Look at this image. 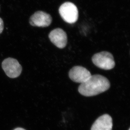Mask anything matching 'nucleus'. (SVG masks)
Instances as JSON below:
<instances>
[{"instance_id": "nucleus-1", "label": "nucleus", "mask_w": 130, "mask_h": 130, "mask_svg": "<svg viewBox=\"0 0 130 130\" xmlns=\"http://www.w3.org/2000/svg\"><path fill=\"white\" fill-rule=\"evenodd\" d=\"M110 86L109 80L100 75H91L85 82L80 84L78 91L85 96H92L107 91Z\"/></svg>"}, {"instance_id": "nucleus-2", "label": "nucleus", "mask_w": 130, "mask_h": 130, "mask_svg": "<svg viewBox=\"0 0 130 130\" xmlns=\"http://www.w3.org/2000/svg\"><path fill=\"white\" fill-rule=\"evenodd\" d=\"M92 61L96 66L104 70L113 69L116 64L113 55L108 52L96 53L92 57Z\"/></svg>"}, {"instance_id": "nucleus-3", "label": "nucleus", "mask_w": 130, "mask_h": 130, "mask_svg": "<svg viewBox=\"0 0 130 130\" xmlns=\"http://www.w3.org/2000/svg\"><path fill=\"white\" fill-rule=\"evenodd\" d=\"M59 11L63 20L68 23H74L77 21L78 18V9L72 3H64L60 6Z\"/></svg>"}, {"instance_id": "nucleus-4", "label": "nucleus", "mask_w": 130, "mask_h": 130, "mask_svg": "<svg viewBox=\"0 0 130 130\" xmlns=\"http://www.w3.org/2000/svg\"><path fill=\"white\" fill-rule=\"evenodd\" d=\"M2 67L9 77L14 78L20 76L22 71V67L16 59L8 58L4 60Z\"/></svg>"}, {"instance_id": "nucleus-5", "label": "nucleus", "mask_w": 130, "mask_h": 130, "mask_svg": "<svg viewBox=\"0 0 130 130\" xmlns=\"http://www.w3.org/2000/svg\"><path fill=\"white\" fill-rule=\"evenodd\" d=\"M52 18L49 14L43 11H38L31 16L29 23L32 26L45 27L52 23Z\"/></svg>"}, {"instance_id": "nucleus-6", "label": "nucleus", "mask_w": 130, "mask_h": 130, "mask_svg": "<svg viewBox=\"0 0 130 130\" xmlns=\"http://www.w3.org/2000/svg\"><path fill=\"white\" fill-rule=\"evenodd\" d=\"M91 75L87 69L80 66L73 67L69 72V77L72 80L80 84L87 81Z\"/></svg>"}, {"instance_id": "nucleus-7", "label": "nucleus", "mask_w": 130, "mask_h": 130, "mask_svg": "<svg viewBox=\"0 0 130 130\" xmlns=\"http://www.w3.org/2000/svg\"><path fill=\"white\" fill-rule=\"evenodd\" d=\"M48 37L52 43L58 48H63L66 46L68 36L63 29L59 28L53 29L49 33Z\"/></svg>"}, {"instance_id": "nucleus-8", "label": "nucleus", "mask_w": 130, "mask_h": 130, "mask_svg": "<svg viewBox=\"0 0 130 130\" xmlns=\"http://www.w3.org/2000/svg\"><path fill=\"white\" fill-rule=\"evenodd\" d=\"M112 120L108 114L100 117L93 124L91 130H112Z\"/></svg>"}, {"instance_id": "nucleus-9", "label": "nucleus", "mask_w": 130, "mask_h": 130, "mask_svg": "<svg viewBox=\"0 0 130 130\" xmlns=\"http://www.w3.org/2000/svg\"><path fill=\"white\" fill-rule=\"evenodd\" d=\"M4 29V21L0 17V34H1L3 31Z\"/></svg>"}, {"instance_id": "nucleus-10", "label": "nucleus", "mask_w": 130, "mask_h": 130, "mask_svg": "<svg viewBox=\"0 0 130 130\" xmlns=\"http://www.w3.org/2000/svg\"><path fill=\"white\" fill-rule=\"evenodd\" d=\"M14 130H26L25 129H24L23 128H16L15 129H14Z\"/></svg>"}, {"instance_id": "nucleus-11", "label": "nucleus", "mask_w": 130, "mask_h": 130, "mask_svg": "<svg viewBox=\"0 0 130 130\" xmlns=\"http://www.w3.org/2000/svg\"><path fill=\"white\" fill-rule=\"evenodd\" d=\"M130 130V129H129V130Z\"/></svg>"}]
</instances>
